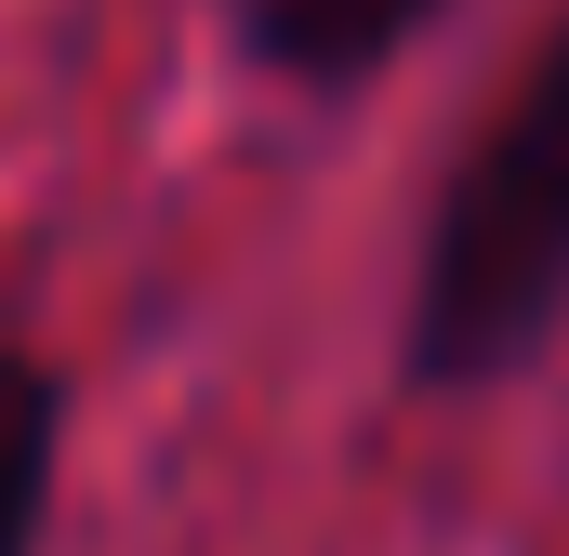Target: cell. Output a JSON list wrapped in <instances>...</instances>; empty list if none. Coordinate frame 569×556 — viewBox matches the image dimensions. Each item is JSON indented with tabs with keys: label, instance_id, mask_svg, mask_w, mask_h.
<instances>
[{
	"label": "cell",
	"instance_id": "6da1fadb",
	"mask_svg": "<svg viewBox=\"0 0 569 556\" xmlns=\"http://www.w3.org/2000/svg\"><path fill=\"white\" fill-rule=\"evenodd\" d=\"M569 331V27L517 67L503 120L463 146V172L437 186L411 318H398V371L411 385H503Z\"/></svg>",
	"mask_w": 569,
	"mask_h": 556
},
{
	"label": "cell",
	"instance_id": "7a4b0ae2",
	"mask_svg": "<svg viewBox=\"0 0 569 556\" xmlns=\"http://www.w3.org/2000/svg\"><path fill=\"white\" fill-rule=\"evenodd\" d=\"M226 27H239L252 67H279L305 93H345V80H371L385 53L425 40L437 0H226Z\"/></svg>",
	"mask_w": 569,
	"mask_h": 556
},
{
	"label": "cell",
	"instance_id": "3957f363",
	"mask_svg": "<svg viewBox=\"0 0 569 556\" xmlns=\"http://www.w3.org/2000/svg\"><path fill=\"white\" fill-rule=\"evenodd\" d=\"M53 464H67V385L0 345V556H40L53 530Z\"/></svg>",
	"mask_w": 569,
	"mask_h": 556
}]
</instances>
